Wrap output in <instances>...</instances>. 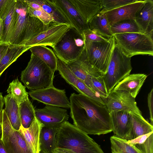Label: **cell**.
Here are the masks:
<instances>
[{
    "label": "cell",
    "mask_w": 153,
    "mask_h": 153,
    "mask_svg": "<svg viewBox=\"0 0 153 153\" xmlns=\"http://www.w3.org/2000/svg\"><path fill=\"white\" fill-rule=\"evenodd\" d=\"M70 115L74 125L88 134L98 135L112 131L110 113L105 105L83 94H71Z\"/></svg>",
    "instance_id": "obj_1"
},
{
    "label": "cell",
    "mask_w": 153,
    "mask_h": 153,
    "mask_svg": "<svg viewBox=\"0 0 153 153\" xmlns=\"http://www.w3.org/2000/svg\"><path fill=\"white\" fill-rule=\"evenodd\" d=\"M147 77V75L143 74H130L120 82L112 91H126L135 98Z\"/></svg>",
    "instance_id": "obj_20"
},
{
    "label": "cell",
    "mask_w": 153,
    "mask_h": 153,
    "mask_svg": "<svg viewBox=\"0 0 153 153\" xmlns=\"http://www.w3.org/2000/svg\"><path fill=\"white\" fill-rule=\"evenodd\" d=\"M58 129L57 128L42 127L40 137V152L54 153L56 148V135Z\"/></svg>",
    "instance_id": "obj_22"
},
{
    "label": "cell",
    "mask_w": 153,
    "mask_h": 153,
    "mask_svg": "<svg viewBox=\"0 0 153 153\" xmlns=\"http://www.w3.org/2000/svg\"><path fill=\"white\" fill-rule=\"evenodd\" d=\"M84 49L89 62L103 74H105L115 44L114 37L103 42L84 40Z\"/></svg>",
    "instance_id": "obj_8"
},
{
    "label": "cell",
    "mask_w": 153,
    "mask_h": 153,
    "mask_svg": "<svg viewBox=\"0 0 153 153\" xmlns=\"http://www.w3.org/2000/svg\"><path fill=\"white\" fill-rule=\"evenodd\" d=\"M28 5L24 0H16V24L10 38L8 44L24 45L28 40L45 30V26L38 19L29 16Z\"/></svg>",
    "instance_id": "obj_3"
},
{
    "label": "cell",
    "mask_w": 153,
    "mask_h": 153,
    "mask_svg": "<svg viewBox=\"0 0 153 153\" xmlns=\"http://www.w3.org/2000/svg\"><path fill=\"white\" fill-rule=\"evenodd\" d=\"M111 30L113 36L121 33H143L134 19H126L117 22L111 26Z\"/></svg>",
    "instance_id": "obj_30"
},
{
    "label": "cell",
    "mask_w": 153,
    "mask_h": 153,
    "mask_svg": "<svg viewBox=\"0 0 153 153\" xmlns=\"http://www.w3.org/2000/svg\"><path fill=\"white\" fill-rule=\"evenodd\" d=\"M57 70L62 77L79 94L85 95L100 104L105 105L102 99L77 78L66 64L58 59Z\"/></svg>",
    "instance_id": "obj_13"
},
{
    "label": "cell",
    "mask_w": 153,
    "mask_h": 153,
    "mask_svg": "<svg viewBox=\"0 0 153 153\" xmlns=\"http://www.w3.org/2000/svg\"><path fill=\"white\" fill-rule=\"evenodd\" d=\"M153 88H152L151 91L149 93L147 97L148 105L150 115L149 119L150 120V123L152 125H153Z\"/></svg>",
    "instance_id": "obj_40"
},
{
    "label": "cell",
    "mask_w": 153,
    "mask_h": 153,
    "mask_svg": "<svg viewBox=\"0 0 153 153\" xmlns=\"http://www.w3.org/2000/svg\"><path fill=\"white\" fill-rule=\"evenodd\" d=\"M105 106L110 112L124 111L130 114L142 115L137 105L135 98L128 92L122 90L112 91L105 101Z\"/></svg>",
    "instance_id": "obj_11"
},
{
    "label": "cell",
    "mask_w": 153,
    "mask_h": 153,
    "mask_svg": "<svg viewBox=\"0 0 153 153\" xmlns=\"http://www.w3.org/2000/svg\"><path fill=\"white\" fill-rule=\"evenodd\" d=\"M36 117L46 127L59 128L68 121L69 115L66 109L49 105L35 109Z\"/></svg>",
    "instance_id": "obj_14"
},
{
    "label": "cell",
    "mask_w": 153,
    "mask_h": 153,
    "mask_svg": "<svg viewBox=\"0 0 153 153\" xmlns=\"http://www.w3.org/2000/svg\"><path fill=\"white\" fill-rule=\"evenodd\" d=\"M110 115L115 135L128 140L131 128L130 114L122 111H113L110 112Z\"/></svg>",
    "instance_id": "obj_17"
},
{
    "label": "cell",
    "mask_w": 153,
    "mask_h": 153,
    "mask_svg": "<svg viewBox=\"0 0 153 153\" xmlns=\"http://www.w3.org/2000/svg\"><path fill=\"white\" fill-rule=\"evenodd\" d=\"M4 104V97L2 95V93L0 92V114L3 109V107Z\"/></svg>",
    "instance_id": "obj_43"
},
{
    "label": "cell",
    "mask_w": 153,
    "mask_h": 153,
    "mask_svg": "<svg viewBox=\"0 0 153 153\" xmlns=\"http://www.w3.org/2000/svg\"><path fill=\"white\" fill-rule=\"evenodd\" d=\"M25 88V86L23 85L17 78L10 83L7 92L16 100L19 105L29 99L28 93Z\"/></svg>",
    "instance_id": "obj_34"
},
{
    "label": "cell",
    "mask_w": 153,
    "mask_h": 153,
    "mask_svg": "<svg viewBox=\"0 0 153 153\" xmlns=\"http://www.w3.org/2000/svg\"><path fill=\"white\" fill-rule=\"evenodd\" d=\"M84 46L82 35L72 27L53 49L57 58L67 64L78 59L84 49Z\"/></svg>",
    "instance_id": "obj_7"
},
{
    "label": "cell",
    "mask_w": 153,
    "mask_h": 153,
    "mask_svg": "<svg viewBox=\"0 0 153 153\" xmlns=\"http://www.w3.org/2000/svg\"><path fill=\"white\" fill-rule=\"evenodd\" d=\"M131 128L129 140H130L153 131V126L142 115L130 114Z\"/></svg>",
    "instance_id": "obj_26"
},
{
    "label": "cell",
    "mask_w": 153,
    "mask_h": 153,
    "mask_svg": "<svg viewBox=\"0 0 153 153\" xmlns=\"http://www.w3.org/2000/svg\"><path fill=\"white\" fill-rule=\"evenodd\" d=\"M16 0H11L9 10L6 15L2 19L3 21V30L1 42L8 44L15 27L17 18L16 10Z\"/></svg>",
    "instance_id": "obj_24"
},
{
    "label": "cell",
    "mask_w": 153,
    "mask_h": 153,
    "mask_svg": "<svg viewBox=\"0 0 153 153\" xmlns=\"http://www.w3.org/2000/svg\"><path fill=\"white\" fill-rule=\"evenodd\" d=\"M9 46V44L8 43L0 42V62L6 54Z\"/></svg>",
    "instance_id": "obj_41"
},
{
    "label": "cell",
    "mask_w": 153,
    "mask_h": 153,
    "mask_svg": "<svg viewBox=\"0 0 153 153\" xmlns=\"http://www.w3.org/2000/svg\"><path fill=\"white\" fill-rule=\"evenodd\" d=\"M0 122L2 128L1 140L7 153H32L23 135L12 127L4 109L0 114Z\"/></svg>",
    "instance_id": "obj_9"
},
{
    "label": "cell",
    "mask_w": 153,
    "mask_h": 153,
    "mask_svg": "<svg viewBox=\"0 0 153 153\" xmlns=\"http://www.w3.org/2000/svg\"><path fill=\"white\" fill-rule=\"evenodd\" d=\"M2 128L1 122H0V139H1L2 137Z\"/></svg>",
    "instance_id": "obj_47"
},
{
    "label": "cell",
    "mask_w": 153,
    "mask_h": 153,
    "mask_svg": "<svg viewBox=\"0 0 153 153\" xmlns=\"http://www.w3.org/2000/svg\"><path fill=\"white\" fill-rule=\"evenodd\" d=\"M49 0L81 35L84 31L89 29L88 23L69 0Z\"/></svg>",
    "instance_id": "obj_15"
},
{
    "label": "cell",
    "mask_w": 153,
    "mask_h": 153,
    "mask_svg": "<svg viewBox=\"0 0 153 153\" xmlns=\"http://www.w3.org/2000/svg\"><path fill=\"white\" fill-rule=\"evenodd\" d=\"M72 27L69 24L51 22L46 29L27 41L24 45L30 48L38 45L48 46L53 48Z\"/></svg>",
    "instance_id": "obj_10"
},
{
    "label": "cell",
    "mask_w": 153,
    "mask_h": 153,
    "mask_svg": "<svg viewBox=\"0 0 153 153\" xmlns=\"http://www.w3.org/2000/svg\"><path fill=\"white\" fill-rule=\"evenodd\" d=\"M82 36L84 40L94 42L106 41L107 39L88 29L83 33Z\"/></svg>",
    "instance_id": "obj_39"
},
{
    "label": "cell",
    "mask_w": 153,
    "mask_h": 153,
    "mask_svg": "<svg viewBox=\"0 0 153 153\" xmlns=\"http://www.w3.org/2000/svg\"><path fill=\"white\" fill-rule=\"evenodd\" d=\"M66 65L77 78L93 90L91 79L94 77L87 67L83 65L78 59Z\"/></svg>",
    "instance_id": "obj_29"
},
{
    "label": "cell",
    "mask_w": 153,
    "mask_h": 153,
    "mask_svg": "<svg viewBox=\"0 0 153 153\" xmlns=\"http://www.w3.org/2000/svg\"><path fill=\"white\" fill-rule=\"evenodd\" d=\"M29 16L36 17L39 19L45 25L48 26L51 22H54L53 18L43 9L35 10L28 6Z\"/></svg>",
    "instance_id": "obj_38"
},
{
    "label": "cell",
    "mask_w": 153,
    "mask_h": 153,
    "mask_svg": "<svg viewBox=\"0 0 153 153\" xmlns=\"http://www.w3.org/2000/svg\"><path fill=\"white\" fill-rule=\"evenodd\" d=\"M31 53L45 63L53 71L57 70L58 58L51 48L42 45L35 46L29 49Z\"/></svg>",
    "instance_id": "obj_27"
},
{
    "label": "cell",
    "mask_w": 153,
    "mask_h": 153,
    "mask_svg": "<svg viewBox=\"0 0 153 153\" xmlns=\"http://www.w3.org/2000/svg\"><path fill=\"white\" fill-rule=\"evenodd\" d=\"M146 0H137L132 3L103 13L110 26L125 20H135L136 13L143 6Z\"/></svg>",
    "instance_id": "obj_16"
},
{
    "label": "cell",
    "mask_w": 153,
    "mask_h": 153,
    "mask_svg": "<svg viewBox=\"0 0 153 153\" xmlns=\"http://www.w3.org/2000/svg\"><path fill=\"white\" fill-rule=\"evenodd\" d=\"M22 126L28 128L36 117L35 109L29 99L19 105Z\"/></svg>",
    "instance_id": "obj_32"
},
{
    "label": "cell",
    "mask_w": 153,
    "mask_h": 153,
    "mask_svg": "<svg viewBox=\"0 0 153 153\" xmlns=\"http://www.w3.org/2000/svg\"><path fill=\"white\" fill-rule=\"evenodd\" d=\"M33 0L40 6L44 11L52 16L54 22L70 24L65 16L49 0Z\"/></svg>",
    "instance_id": "obj_35"
},
{
    "label": "cell",
    "mask_w": 153,
    "mask_h": 153,
    "mask_svg": "<svg viewBox=\"0 0 153 153\" xmlns=\"http://www.w3.org/2000/svg\"><path fill=\"white\" fill-rule=\"evenodd\" d=\"M137 0H100L102 9L105 12L135 2Z\"/></svg>",
    "instance_id": "obj_37"
},
{
    "label": "cell",
    "mask_w": 153,
    "mask_h": 153,
    "mask_svg": "<svg viewBox=\"0 0 153 153\" xmlns=\"http://www.w3.org/2000/svg\"><path fill=\"white\" fill-rule=\"evenodd\" d=\"M4 109L12 127L19 131L21 126L19 105L16 100L9 94L4 97Z\"/></svg>",
    "instance_id": "obj_23"
},
{
    "label": "cell",
    "mask_w": 153,
    "mask_h": 153,
    "mask_svg": "<svg viewBox=\"0 0 153 153\" xmlns=\"http://www.w3.org/2000/svg\"><path fill=\"white\" fill-rule=\"evenodd\" d=\"M0 153H7L1 139H0Z\"/></svg>",
    "instance_id": "obj_44"
},
{
    "label": "cell",
    "mask_w": 153,
    "mask_h": 153,
    "mask_svg": "<svg viewBox=\"0 0 153 153\" xmlns=\"http://www.w3.org/2000/svg\"><path fill=\"white\" fill-rule=\"evenodd\" d=\"M54 72L38 57L31 54L27 67L22 71L21 79L30 91L53 86Z\"/></svg>",
    "instance_id": "obj_4"
},
{
    "label": "cell",
    "mask_w": 153,
    "mask_h": 153,
    "mask_svg": "<svg viewBox=\"0 0 153 153\" xmlns=\"http://www.w3.org/2000/svg\"><path fill=\"white\" fill-rule=\"evenodd\" d=\"M88 23L101 11L100 0H69Z\"/></svg>",
    "instance_id": "obj_21"
},
{
    "label": "cell",
    "mask_w": 153,
    "mask_h": 153,
    "mask_svg": "<svg viewBox=\"0 0 153 153\" xmlns=\"http://www.w3.org/2000/svg\"><path fill=\"white\" fill-rule=\"evenodd\" d=\"M127 143L134 146L143 153H153V131L127 140Z\"/></svg>",
    "instance_id": "obj_33"
},
{
    "label": "cell",
    "mask_w": 153,
    "mask_h": 153,
    "mask_svg": "<svg viewBox=\"0 0 153 153\" xmlns=\"http://www.w3.org/2000/svg\"><path fill=\"white\" fill-rule=\"evenodd\" d=\"M115 43L128 56L137 55L153 56V37L138 33L113 35Z\"/></svg>",
    "instance_id": "obj_6"
},
{
    "label": "cell",
    "mask_w": 153,
    "mask_h": 153,
    "mask_svg": "<svg viewBox=\"0 0 153 153\" xmlns=\"http://www.w3.org/2000/svg\"><path fill=\"white\" fill-rule=\"evenodd\" d=\"M56 147L68 149L76 153H104L88 134L67 121L58 128Z\"/></svg>",
    "instance_id": "obj_2"
},
{
    "label": "cell",
    "mask_w": 153,
    "mask_h": 153,
    "mask_svg": "<svg viewBox=\"0 0 153 153\" xmlns=\"http://www.w3.org/2000/svg\"><path fill=\"white\" fill-rule=\"evenodd\" d=\"M3 30V21L0 17V42H1Z\"/></svg>",
    "instance_id": "obj_45"
},
{
    "label": "cell",
    "mask_w": 153,
    "mask_h": 153,
    "mask_svg": "<svg viewBox=\"0 0 153 153\" xmlns=\"http://www.w3.org/2000/svg\"><path fill=\"white\" fill-rule=\"evenodd\" d=\"M43 126V124L36 117L28 128H24L21 125L19 130L32 153H39L40 152V134Z\"/></svg>",
    "instance_id": "obj_18"
},
{
    "label": "cell",
    "mask_w": 153,
    "mask_h": 153,
    "mask_svg": "<svg viewBox=\"0 0 153 153\" xmlns=\"http://www.w3.org/2000/svg\"><path fill=\"white\" fill-rule=\"evenodd\" d=\"M30 48L25 45L9 44V47L0 62V76L10 65Z\"/></svg>",
    "instance_id": "obj_28"
},
{
    "label": "cell",
    "mask_w": 153,
    "mask_h": 153,
    "mask_svg": "<svg viewBox=\"0 0 153 153\" xmlns=\"http://www.w3.org/2000/svg\"><path fill=\"white\" fill-rule=\"evenodd\" d=\"M39 153H42V152H39Z\"/></svg>",
    "instance_id": "obj_48"
},
{
    "label": "cell",
    "mask_w": 153,
    "mask_h": 153,
    "mask_svg": "<svg viewBox=\"0 0 153 153\" xmlns=\"http://www.w3.org/2000/svg\"><path fill=\"white\" fill-rule=\"evenodd\" d=\"M112 153H143L136 147L127 143V140L115 135L110 137Z\"/></svg>",
    "instance_id": "obj_31"
},
{
    "label": "cell",
    "mask_w": 153,
    "mask_h": 153,
    "mask_svg": "<svg viewBox=\"0 0 153 153\" xmlns=\"http://www.w3.org/2000/svg\"><path fill=\"white\" fill-rule=\"evenodd\" d=\"M131 59L115 43L107 71L102 76L108 94L130 74L132 69Z\"/></svg>",
    "instance_id": "obj_5"
},
{
    "label": "cell",
    "mask_w": 153,
    "mask_h": 153,
    "mask_svg": "<svg viewBox=\"0 0 153 153\" xmlns=\"http://www.w3.org/2000/svg\"><path fill=\"white\" fill-rule=\"evenodd\" d=\"M89 29L107 39L113 36L111 26L104 13L100 12L88 23Z\"/></svg>",
    "instance_id": "obj_25"
},
{
    "label": "cell",
    "mask_w": 153,
    "mask_h": 153,
    "mask_svg": "<svg viewBox=\"0 0 153 153\" xmlns=\"http://www.w3.org/2000/svg\"><path fill=\"white\" fill-rule=\"evenodd\" d=\"M135 20L143 33L153 37V0H146L143 6L136 13Z\"/></svg>",
    "instance_id": "obj_19"
},
{
    "label": "cell",
    "mask_w": 153,
    "mask_h": 153,
    "mask_svg": "<svg viewBox=\"0 0 153 153\" xmlns=\"http://www.w3.org/2000/svg\"><path fill=\"white\" fill-rule=\"evenodd\" d=\"M54 153H76L71 149L56 147L55 149Z\"/></svg>",
    "instance_id": "obj_42"
},
{
    "label": "cell",
    "mask_w": 153,
    "mask_h": 153,
    "mask_svg": "<svg viewBox=\"0 0 153 153\" xmlns=\"http://www.w3.org/2000/svg\"><path fill=\"white\" fill-rule=\"evenodd\" d=\"M7 0H0V12L4 4L7 2Z\"/></svg>",
    "instance_id": "obj_46"
},
{
    "label": "cell",
    "mask_w": 153,
    "mask_h": 153,
    "mask_svg": "<svg viewBox=\"0 0 153 153\" xmlns=\"http://www.w3.org/2000/svg\"><path fill=\"white\" fill-rule=\"evenodd\" d=\"M102 76L97 77H92L91 78V80L93 91L102 99L105 102L108 94Z\"/></svg>",
    "instance_id": "obj_36"
},
{
    "label": "cell",
    "mask_w": 153,
    "mask_h": 153,
    "mask_svg": "<svg viewBox=\"0 0 153 153\" xmlns=\"http://www.w3.org/2000/svg\"><path fill=\"white\" fill-rule=\"evenodd\" d=\"M28 94L33 99L46 105L70 108V102L65 89H59L53 86L41 89L30 91Z\"/></svg>",
    "instance_id": "obj_12"
}]
</instances>
